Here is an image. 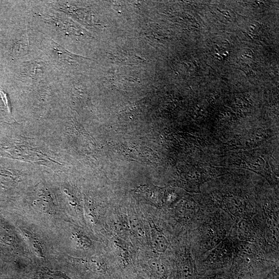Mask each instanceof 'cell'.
I'll list each match as a JSON object with an SVG mask.
<instances>
[{"mask_svg":"<svg viewBox=\"0 0 279 279\" xmlns=\"http://www.w3.org/2000/svg\"><path fill=\"white\" fill-rule=\"evenodd\" d=\"M52 49L55 52V55L60 60L64 61L70 64H77L84 60L89 59L87 58L77 56L72 54L71 52L65 49L61 45L52 41Z\"/></svg>","mask_w":279,"mask_h":279,"instance_id":"obj_1","label":"cell"},{"mask_svg":"<svg viewBox=\"0 0 279 279\" xmlns=\"http://www.w3.org/2000/svg\"><path fill=\"white\" fill-rule=\"evenodd\" d=\"M30 279H74L59 271L51 270L47 268H38L35 270Z\"/></svg>","mask_w":279,"mask_h":279,"instance_id":"obj_2","label":"cell"},{"mask_svg":"<svg viewBox=\"0 0 279 279\" xmlns=\"http://www.w3.org/2000/svg\"><path fill=\"white\" fill-rule=\"evenodd\" d=\"M152 246L159 252H165L168 247V242L164 235L153 225L151 227Z\"/></svg>","mask_w":279,"mask_h":279,"instance_id":"obj_3","label":"cell"},{"mask_svg":"<svg viewBox=\"0 0 279 279\" xmlns=\"http://www.w3.org/2000/svg\"><path fill=\"white\" fill-rule=\"evenodd\" d=\"M110 59L114 62L118 63H126L127 64L140 63L143 62V59L134 54L129 52H124L123 51H117L115 54H110Z\"/></svg>","mask_w":279,"mask_h":279,"instance_id":"obj_4","label":"cell"},{"mask_svg":"<svg viewBox=\"0 0 279 279\" xmlns=\"http://www.w3.org/2000/svg\"><path fill=\"white\" fill-rule=\"evenodd\" d=\"M24 72L31 77L36 78L43 73L44 65L40 62L31 61L24 64Z\"/></svg>","mask_w":279,"mask_h":279,"instance_id":"obj_5","label":"cell"},{"mask_svg":"<svg viewBox=\"0 0 279 279\" xmlns=\"http://www.w3.org/2000/svg\"><path fill=\"white\" fill-rule=\"evenodd\" d=\"M23 233L35 254L39 258H43L44 255L41 243L28 231L24 230Z\"/></svg>","mask_w":279,"mask_h":279,"instance_id":"obj_6","label":"cell"},{"mask_svg":"<svg viewBox=\"0 0 279 279\" xmlns=\"http://www.w3.org/2000/svg\"><path fill=\"white\" fill-rule=\"evenodd\" d=\"M182 274L184 279H191L193 275V266L190 256H186L182 264Z\"/></svg>","mask_w":279,"mask_h":279,"instance_id":"obj_7","label":"cell"},{"mask_svg":"<svg viewBox=\"0 0 279 279\" xmlns=\"http://www.w3.org/2000/svg\"><path fill=\"white\" fill-rule=\"evenodd\" d=\"M129 222L131 230L139 237H143L145 235L143 226L140 219L135 216L131 217Z\"/></svg>","mask_w":279,"mask_h":279,"instance_id":"obj_8","label":"cell"},{"mask_svg":"<svg viewBox=\"0 0 279 279\" xmlns=\"http://www.w3.org/2000/svg\"><path fill=\"white\" fill-rule=\"evenodd\" d=\"M149 267L153 273L157 276H163L165 273V268L162 263L157 259H152L149 262Z\"/></svg>","mask_w":279,"mask_h":279,"instance_id":"obj_9","label":"cell"},{"mask_svg":"<svg viewBox=\"0 0 279 279\" xmlns=\"http://www.w3.org/2000/svg\"><path fill=\"white\" fill-rule=\"evenodd\" d=\"M16 44V51H19L18 55H21L23 56L27 54L29 49V43L27 39L23 37L22 39L19 40Z\"/></svg>","mask_w":279,"mask_h":279,"instance_id":"obj_10","label":"cell"},{"mask_svg":"<svg viewBox=\"0 0 279 279\" xmlns=\"http://www.w3.org/2000/svg\"><path fill=\"white\" fill-rule=\"evenodd\" d=\"M77 245L84 248H88L92 245L91 241L87 236L82 234H76L74 236Z\"/></svg>","mask_w":279,"mask_h":279,"instance_id":"obj_11","label":"cell"},{"mask_svg":"<svg viewBox=\"0 0 279 279\" xmlns=\"http://www.w3.org/2000/svg\"><path fill=\"white\" fill-rule=\"evenodd\" d=\"M240 235L244 238H248L250 235L248 224L245 221H242L239 225Z\"/></svg>","mask_w":279,"mask_h":279,"instance_id":"obj_12","label":"cell"},{"mask_svg":"<svg viewBox=\"0 0 279 279\" xmlns=\"http://www.w3.org/2000/svg\"><path fill=\"white\" fill-rule=\"evenodd\" d=\"M0 95H1L2 100L3 101L5 105L6 106V108L9 113H11L10 105L8 97L6 93H5L1 89H0Z\"/></svg>","mask_w":279,"mask_h":279,"instance_id":"obj_13","label":"cell"},{"mask_svg":"<svg viewBox=\"0 0 279 279\" xmlns=\"http://www.w3.org/2000/svg\"></svg>","mask_w":279,"mask_h":279,"instance_id":"obj_14","label":"cell"}]
</instances>
